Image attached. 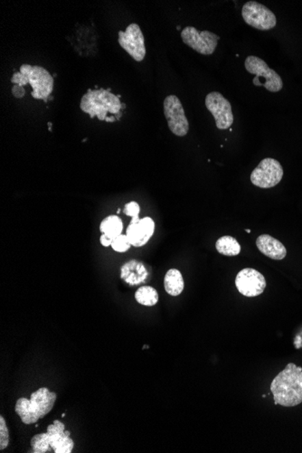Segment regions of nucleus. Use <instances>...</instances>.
Here are the masks:
<instances>
[{
    "label": "nucleus",
    "instance_id": "7ed1b4c3",
    "mask_svg": "<svg viewBox=\"0 0 302 453\" xmlns=\"http://www.w3.org/2000/svg\"><path fill=\"white\" fill-rule=\"evenodd\" d=\"M55 401V393L50 392L47 387H41L31 395L30 400L19 398L16 404V413L25 424H36L51 412Z\"/></svg>",
    "mask_w": 302,
    "mask_h": 453
},
{
    "label": "nucleus",
    "instance_id": "0eeeda50",
    "mask_svg": "<svg viewBox=\"0 0 302 453\" xmlns=\"http://www.w3.org/2000/svg\"><path fill=\"white\" fill-rule=\"evenodd\" d=\"M242 16L250 27L266 31L273 29L277 24V19L272 10L256 1H248L242 7Z\"/></svg>",
    "mask_w": 302,
    "mask_h": 453
},
{
    "label": "nucleus",
    "instance_id": "f8f14e48",
    "mask_svg": "<svg viewBox=\"0 0 302 453\" xmlns=\"http://www.w3.org/2000/svg\"><path fill=\"white\" fill-rule=\"evenodd\" d=\"M236 285L242 295L253 298L264 293L266 288V280L255 269L247 268L237 274Z\"/></svg>",
    "mask_w": 302,
    "mask_h": 453
},
{
    "label": "nucleus",
    "instance_id": "b1692460",
    "mask_svg": "<svg viewBox=\"0 0 302 453\" xmlns=\"http://www.w3.org/2000/svg\"><path fill=\"white\" fill-rule=\"evenodd\" d=\"M123 212L126 216L131 217L132 221L140 219V208L139 204L135 201L126 204Z\"/></svg>",
    "mask_w": 302,
    "mask_h": 453
},
{
    "label": "nucleus",
    "instance_id": "20e7f679",
    "mask_svg": "<svg viewBox=\"0 0 302 453\" xmlns=\"http://www.w3.org/2000/svg\"><path fill=\"white\" fill-rule=\"evenodd\" d=\"M80 108L88 113L91 119L97 117L100 121H105L107 113L117 115L121 112V103L120 98L108 90L89 89L81 98Z\"/></svg>",
    "mask_w": 302,
    "mask_h": 453
},
{
    "label": "nucleus",
    "instance_id": "7c9ffc66",
    "mask_svg": "<svg viewBox=\"0 0 302 453\" xmlns=\"http://www.w3.org/2000/svg\"><path fill=\"white\" fill-rule=\"evenodd\" d=\"M117 214H118H118H121V208H118V210H117Z\"/></svg>",
    "mask_w": 302,
    "mask_h": 453
},
{
    "label": "nucleus",
    "instance_id": "a211bd4d",
    "mask_svg": "<svg viewBox=\"0 0 302 453\" xmlns=\"http://www.w3.org/2000/svg\"><path fill=\"white\" fill-rule=\"evenodd\" d=\"M100 230L101 233L114 240L115 238L123 234V221L118 216L112 215V216L107 217L101 221Z\"/></svg>",
    "mask_w": 302,
    "mask_h": 453
},
{
    "label": "nucleus",
    "instance_id": "39448f33",
    "mask_svg": "<svg viewBox=\"0 0 302 453\" xmlns=\"http://www.w3.org/2000/svg\"><path fill=\"white\" fill-rule=\"evenodd\" d=\"M244 67L248 73L255 75L253 79V84L255 86H261L262 79H264V87L270 93H278L284 87L281 76L268 66L262 59L253 56H248L244 61Z\"/></svg>",
    "mask_w": 302,
    "mask_h": 453
},
{
    "label": "nucleus",
    "instance_id": "5701e85b",
    "mask_svg": "<svg viewBox=\"0 0 302 453\" xmlns=\"http://www.w3.org/2000/svg\"><path fill=\"white\" fill-rule=\"evenodd\" d=\"M8 443H10V432L4 417L0 416V450L3 451L7 448Z\"/></svg>",
    "mask_w": 302,
    "mask_h": 453
},
{
    "label": "nucleus",
    "instance_id": "f03ea898",
    "mask_svg": "<svg viewBox=\"0 0 302 453\" xmlns=\"http://www.w3.org/2000/svg\"><path fill=\"white\" fill-rule=\"evenodd\" d=\"M11 83L22 87L29 84L33 98L47 103L53 89V77L44 67L38 65L22 64L21 72L14 73Z\"/></svg>",
    "mask_w": 302,
    "mask_h": 453
},
{
    "label": "nucleus",
    "instance_id": "4468645a",
    "mask_svg": "<svg viewBox=\"0 0 302 453\" xmlns=\"http://www.w3.org/2000/svg\"><path fill=\"white\" fill-rule=\"evenodd\" d=\"M50 446L55 453H71L75 443L71 438V432L66 431V426L60 421H55L47 427Z\"/></svg>",
    "mask_w": 302,
    "mask_h": 453
},
{
    "label": "nucleus",
    "instance_id": "dca6fc26",
    "mask_svg": "<svg viewBox=\"0 0 302 453\" xmlns=\"http://www.w3.org/2000/svg\"><path fill=\"white\" fill-rule=\"evenodd\" d=\"M148 276L145 265L137 260H129L121 269V278L131 286L145 282Z\"/></svg>",
    "mask_w": 302,
    "mask_h": 453
},
{
    "label": "nucleus",
    "instance_id": "412c9836",
    "mask_svg": "<svg viewBox=\"0 0 302 453\" xmlns=\"http://www.w3.org/2000/svg\"><path fill=\"white\" fill-rule=\"evenodd\" d=\"M32 451L35 453H46L51 448L49 435L47 432L34 436L31 440Z\"/></svg>",
    "mask_w": 302,
    "mask_h": 453
},
{
    "label": "nucleus",
    "instance_id": "c756f323",
    "mask_svg": "<svg viewBox=\"0 0 302 453\" xmlns=\"http://www.w3.org/2000/svg\"><path fill=\"white\" fill-rule=\"evenodd\" d=\"M245 231H247V233H248V234H250V233H251V230H250V229H247V230H245Z\"/></svg>",
    "mask_w": 302,
    "mask_h": 453
},
{
    "label": "nucleus",
    "instance_id": "423d86ee",
    "mask_svg": "<svg viewBox=\"0 0 302 453\" xmlns=\"http://www.w3.org/2000/svg\"><path fill=\"white\" fill-rule=\"evenodd\" d=\"M282 177L284 169L281 163L275 158H267L262 160L253 169L251 174V181L260 188H270L277 186Z\"/></svg>",
    "mask_w": 302,
    "mask_h": 453
},
{
    "label": "nucleus",
    "instance_id": "c85d7f7f",
    "mask_svg": "<svg viewBox=\"0 0 302 453\" xmlns=\"http://www.w3.org/2000/svg\"><path fill=\"white\" fill-rule=\"evenodd\" d=\"M48 126H49V127H48V129H49V130L51 132V130H52V129H51V127H52V123H48Z\"/></svg>",
    "mask_w": 302,
    "mask_h": 453
},
{
    "label": "nucleus",
    "instance_id": "aec40b11",
    "mask_svg": "<svg viewBox=\"0 0 302 453\" xmlns=\"http://www.w3.org/2000/svg\"><path fill=\"white\" fill-rule=\"evenodd\" d=\"M135 299L140 305L152 307L159 302V293H158L156 289L151 287V286H142V287L138 289L136 293H135Z\"/></svg>",
    "mask_w": 302,
    "mask_h": 453
},
{
    "label": "nucleus",
    "instance_id": "a878e982",
    "mask_svg": "<svg viewBox=\"0 0 302 453\" xmlns=\"http://www.w3.org/2000/svg\"><path fill=\"white\" fill-rule=\"evenodd\" d=\"M112 238H110L108 236H106V234H101V238H100V242L101 245L104 246V247H109V246H112Z\"/></svg>",
    "mask_w": 302,
    "mask_h": 453
},
{
    "label": "nucleus",
    "instance_id": "2eb2a0df",
    "mask_svg": "<svg viewBox=\"0 0 302 453\" xmlns=\"http://www.w3.org/2000/svg\"><path fill=\"white\" fill-rule=\"evenodd\" d=\"M256 246L262 254L273 260H281L287 256L285 246L269 234H262L257 238Z\"/></svg>",
    "mask_w": 302,
    "mask_h": 453
},
{
    "label": "nucleus",
    "instance_id": "4be33fe9",
    "mask_svg": "<svg viewBox=\"0 0 302 453\" xmlns=\"http://www.w3.org/2000/svg\"><path fill=\"white\" fill-rule=\"evenodd\" d=\"M131 246V243H129V238L126 234H121V236L115 238L112 243V249L118 253H126L129 250Z\"/></svg>",
    "mask_w": 302,
    "mask_h": 453
},
{
    "label": "nucleus",
    "instance_id": "9b49d317",
    "mask_svg": "<svg viewBox=\"0 0 302 453\" xmlns=\"http://www.w3.org/2000/svg\"><path fill=\"white\" fill-rule=\"evenodd\" d=\"M205 106L216 120L217 129H229L234 123L232 106L220 93L212 92L205 97Z\"/></svg>",
    "mask_w": 302,
    "mask_h": 453
},
{
    "label": "nucleus",
    "instance_id": "cd10ccee",
    "mask_svg": "<svg viewBox=\"0 0 302 453\" xmlns=\"http://www.w3.org/2000/svg\"><path fill=\"white\" fill-rule=\"evenodd\" d=\"M125 108H126L125 103H121V110L125 109Z\"/></svg>",
    "mask_w": 302,
    "mask_h": 453
},
{
    "label": "nucleus",
    "instance_id": "f257e3e1",
    "mask_svg": "<svg viewBox=\"0 0 302 453\" xmlns=\"http://www.w3.org/2000/svg\"><path fill=\"white\" fill-rule=\"evenodd\" d=\"M275 404L284 407L297 406L302 403V368L287 365L270 384Z\"/></svg>",
    "mask_w": 302,
    "mask_h": 453
},
{
    "label": "nucleus",
    "instance_id": "6ab92c4d",
    "mask_svg": "<svg viewBox=\"0 0 302 453\" xmlns=\"http://www.w3.org/2000/svg\"><path fill=\"white\" fill-rule=\"evenodd\" d=\"M217 252L225 256H237L241 253V245L238 241L230 236L219 238L216 243Z\"/></svg>",
    "mask_w": 302,
    "mask_h": 453
},
{
    "label": "nucleus",
    "instance_id": "393cba45",
    "mask_svg": "<svg viewBox=\"0 0 302 453\" xmlns=\"http://www.w3.org/2000/svg\"><path fill=\"white\" fill-rule=\"evenodd\" d=\"M12 93L16 98H23L25 95V90L23 87L18 86V84H15L13 86Z\"/></svg>",
    "mask_w": 302,
    "mask_h": 453
},
{
    "label": "nucleus",
    "instance_id": "f3484780",
    "mask_svg": "<svg viewBox=\"0 0 302 453\" xmlns=\"http://www.w3.org/2000/svg\"><path fill=\"white\" fill-rule=\"evenodd\" d=\"M164 287L169 295L174 297L180 295L185 287L182 273L177 269H171L164 278Z\"/></svg>",
    "mask_w": 302,
    "mask_h": 453
},
{
    "label": "nucleus",
    "instance_id": "6e6552de",
    "mask_svg": "<svg viewBox=\"0 0 302 453\" xmlns=\"http://www.w3.org/2000/svg\"><path fill=\"white\" fill-rule=\"evenodd\" d=\"M183 42L203 56H211L216 51L220 36L210 31L197 30L194 27H186L181 32Z\"/></svg>",
    "mask_w": 302,
    "mask_h": 453
},
{
    "label": "nucleus",
    "instance_id": "bb28decb",
    "mask_svg": "<svg viewBox=\"0 0 302 453\" xmlns=\"http://www.w3.org/2000/svg\"><path fill=\"white\" fill-rule=\"evenodd\" d=\"M115 121H116L115 116H112V117H107L105 119V121H107V123H114Z\"/></svg>",
    "mask_w": 302,
    "mask_h": 453
},
{
    "label": "nucleus",
    "instance_id": "9d476101",
    "mask_svg": "<svg viewBox=\"0 0 302 453\" xmlns=\"http://www.w3.org/2000/svg\"><path fill=\"white\" fill-rule=\"evenodd\" d=\"M118 44L135 61L141 62L145 58V41L139 25L134 23L129 25L125 31H120Z\"/></svg>",
    "mask_w": 302,
    "mask_h": 453
},
{
    "label": "nucleus",
    "instance_id": "ddd939ff",
    "mask_svg": "<svg viewBox=\"0 0 302 453\" xmlns=\"http://www.w3.org/2000/svg\"><path fill=\"white\" fill-rule=\"evenodd\" d=\"M155 232V223L151 217H144L142 219L131 221L127 228L126 236L129 243L134 247H142L147 245Z\"/></svg>",
    "mask_w": 302,
    "mask_h": 453
},
{
    "label": "nucleus",
    "instance_id": "1a4fd4ad",
    "mask_svg": "<svg viewBox=\"0 0 302 453\" xmlns=\"http://www.w3.org/2000/svg\"><path fill=\"white\" fill-rule=\"evenodd\" d=\"M164 114L168 128L174 135L184 137L188 134L189 123L181 101L176 95H168L164 101Z\"/></svg>",
    "mask_w": 302,
    "mask_h": 453
}]
</instances>
